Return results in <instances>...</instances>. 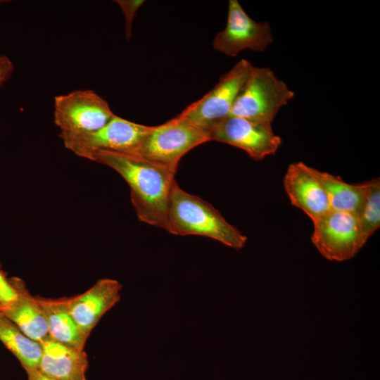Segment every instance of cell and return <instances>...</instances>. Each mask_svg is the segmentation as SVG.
<instances>
[{
	"mask_svg": "<svg viewBox=\"0 0 380 380\" xmlns=\"http://www.w3.org/2000/svg\"><path fill=\"white\" fill-rule=\"evenodd\" d=\"M87 159L110 167L126 181L140 221L166 229L169 198L177 171L127 153L99 151Z\"/></svg>",
	"mask_w": 380,
	"mask_h": 380,
	"instance_id": "obj_1",
	"label": "cell"
},
{
	"mask_svg": "<svg viewBox=\"0 0 380 380\" xmlns=\"http://www.w3.org/2000/svg\"><path fill=\"white\" fill-rule=\"evenodd\" d=\"M165 230L175 235L209 237L236 250L247 241V237L214 206L184 191L176 181L170 195Z\"/></svg>",
	"mask_w": 380,
	"mask_h": 380,
	"instance_id": "obj_2",
	"label": "cell"
},
{
	"mask_svg": "<svg viewBox=\"0 0 380 380\" xmlns=\"http://www.w3.org/2000/svg\"><path fill=\"white\" fill-rule=\"evenodd\" d=\"M294 92L268 68L253 66L237 95L230 115L272 123Z\"/></svg>",
	"mask_w": 380,
	"mask_h": 380,
	"instance_id": "obj_3",
	"label": "cell"
},
{
	"mask_svg": "<svg viewBox=\"0 0 380 380\" xmlns=\"http://www.w3.org/2000/svg\"><path fill=\"white\" fill-rule=\"evenodd\" d=\"M210 141L208 134L177 115L153 126L135 154L175 171L181 158L194 147Z\"/></svg>",
	"mask_w": 380,
	"mask_h": 380,
	"instance_id": "obj_4",
	"label": "cell"
},
{
	"mask_svg": "<svg viewBox=\"0 0 380 380\" xmlns=\"http://www.w3.org/2000/svg\"><path fill=\"white\" fill-rule=\"evenodd\" d=\"M253 67L252 63L246 59L238 61L229 71L220 77L210 91L189 104L178 116L209 135L221 121L230 115L235 99Z\"/></svg>",
	"mask_w": 380,
	"mask_h": 380,
	"instance_id": "obj_5",
	"label": "cell"
},
{
	"mask_svg": "<svg viewBox=\"0 0 380 380\" xmlns=\"http://www.w3.org/2000/svg\"><path fill=\"white\" fill-rule=\"evenodd\" d=\"M153 126L137 124L114 115L101 128L87 134H64L59 137L66 148L86 158L99 151L132 153L142 144Z\"/></svg>",
	"mask_w": 380,
	"mask_h": 380,
	"instance_id": "obj_6",
	"label": "cell"
},
{
	"mask_svg": "<svg viewBox=\"0 0 380 380\" xmlns=\"http://www.w3.org/2000/svg\"><path fill=\"white\" fill-rule=\"evenodd\" d=\"M114 115L107 101L92 90H75L54 98L53 121L60 134L94 132Z\"/></svg>",
	"mask_w": 380,
	"mask_h": 380,
	"instance_id": "obj_7",
	"label": "cell"
},
{
	"mask_svg": "<svg viewBox=\"0 0 380 380\" xmlns=\"http://www.w3.org/2000/svg\"><path fill=\"white\" fill-rule=\"evenodd\" d=\"M312 221V243L329 260H348L365 246L356 215L330 210Z\"/></svg>",
	"mask_w": 380,
	"mask_h": 380,
	"instance_id": "obj_8",
	"label": "cell"
},
{
	"mask_svg": "<svg viewBox=\"0 0 380 380\" xmlns=\"http://www.w3.org/2000/svg\"><path fill=\"white\" fill-rule=\"evenodd\" d=\"M210 141L227 144L246 151L254 160L274 154L281 144L271 123L229 115L210 133Z\"/></svg>",
	"mask_w": 380,
	"mask_h": 380,
	"instance_id": "obj_9",
	"label": "cell"
},
{
	"mask_svg": "<svg viewBox=\"0 0 380 380\" xmlns=\"http://www.w3.org/2000/svg\"><path fill=\"white\" fill-rule=\"evenodd\" d=\"M272 41L268 23L255 22L237 0H230L226 27L215 37L213 47L228 56L235 57L246 49L263 51Z\"/></svg>",
	"mask_w": 380,
	"mask_h": 380,
	"instance_id": "obj_10",
	"label": "cell"
},
{
	"mask_svg": "<svg viewBox=\"0 0 380 380\" xmlns=\"http://www.w3.org/2000/svg\"><path fill=\"white\" fill-rule=\"evenodd\" d=\"M122 288L118 281L104 278L83 293L64 299L68 313L87 337L101 318L120 301Z\"/></svg>",
	"mask_w": 380,
	"mask_h": 380,
	"instance_id": "obj_11",
	"label": "cell"
},
{
	"mask_svg": "<svg viewBox=\"0 0 380 380\" xmlns=\"http://www.w3.org/2000/svg\"><path fill=\"white\" fill-rule=\"evenodd\" d=\"M284 186L291 204L312 220L330 210L327 194L313 167L304 163L289 165L284 177Z\"/></svg>",
	"mask_w": 380,
	"mask_h": 380,
	"instance_id": "obj_12",
	"label": "cell"
},
{
	"mask_svg": "<svg viewBox=\"0 0 380 380\" xmlns=\"http://www.w3.org/2000/svg\"><path fill=\"white\" fill-rule=\"evenodd\" d=\"M17 291V298L2 306L1 312L26 336L42 343L50 338L48 324L38 298H33L19 279L12 281Z\"/></svg>",
	"mask_w": 380,
	"mask_h": 380,
	"instance_id": "obj_13",
	"label": "cell"
},
{
	"mask_svg": "<svg viewBox=\"0 0 380 380\" xmlns=\"http://www.w3.org/2000/svg\"><path fill=\"white\" fill-rule=\"evenodd\" d=\"M41 345L40 372L56 380H87L88 358L84 350L61 344L51 338Z\"/></svg>",
	"mask_w": 380,
	"mask_h": 380,
	"instance_id": "obj_14",
	"label": "cell"
},
{
	"mask_svg": "<svg viewBox=\"0 0 380 380\" xmlns=\"http://www.w3.org/2000/svg\"><path fill=\"white\" fill-rule=\"evenodd\" d=\"M45 314L51 339L61 344L84 350L87 338L68 313L64 299L38 298Z\"/></svg>",
	"mask_w": 380,
	"mask_h": 380,
	"instance_id": "obj_15",
	"label": "cell"
},
{
	"mask_svg": "<svg viewBox=\"0 0 380 380\" xmlns=\"http://www.w3.org/2000/svg\"><path fill=\"white\" fill-rule=\"evenodd\" d=\"M313 171L327 194L330 210L357 216L366 197L367 182L349 184L338 176L315 168Z\"/></svg>",
	"mask_w": 380,
	"mask_h": 380,
	"instance_id": "obj_16",
	"label": "cell"
},
{
	"mask_svg": "<svg viewBox=\"0 0 380 380\" xmlns=\"http://www.w3.org/2000/svg\"><path fill=\"white\" fill-rule=\"evenodd\" d=\"M0 341L20 362L27 373L39 369L42 345L26 336L0 312Z\"/></svg>",
	"mask_w": 380,
	"mask_h": 380,
	"instance_id": "obj_17",
	"label": "cell"
},
{
	"mask_svg": "<svg viewBox=\"0 0 380 380\" xmlns=\"http://www.w3.org/2000/svg\"><path fill=\"white\" fill-rule=\"evenodd\" d=\"M367 184L366 197L357 215L364 244L380 227V179L374 178Z\"/></svg>",
	"mask_w": 380,
	"mask_h": 380,
	"instance_id": "obj_18",
	"label": "cell"
},
{
	"mask_svg": "<svg viewBox=\"0 0 380 380\" xmlns=\"http://www.w3.org/2000/svg\"><path fill=\"white\" fill-rule=\"evenodd\" d=\"M116 2L125 18V33L127 40L131 37L132 25L137 11L144 3L143 0H117Z\"/></svg>",
	"mask_w": 380,
	"mask_h": 380,
	"instance_id": "obj_19",
	"label": "cell"
},
{
	"mask_svg": "<svg viewBox=\"0 0 380 380\" xmlns=\"http://www.w3.org/2000/svg\"><path fill=\"white\" fill-rule=\"evenodd\" d=\"M18 297V291L12 281H8L0 270V303L2 306L11 303Z\"/></svg>",
	"mask_w": 380,
	"mask_h": 380,
	"instance_id": "obj_20",
	"label": "cell"
},
{
	"mask_svg": "<svg viewBox=\"0 0 380 380\" xmlns=\"http://www.w3.org/2000/svg\"><path fill=\"white\" fill-rule=\"evenodd\" d=\"M13 71L14 65L11 59L5 55H0V89L12 75Z\"/></svg>",
	"mask_w": 380,
	"mask_h": 380,
	"instance_id": "obj_21",
	"label": "cell"
},
{
	"mask_svg": "<svg viewBox=\"0 0 380 380\" xmlns=\"http://www.w3.org/2000/svg\"><path fill=\"white\" fill-rule=\"evenodd\" d=\"M27 374L28 375V380H56L43 374L39 369L30 372Z\"/></svg>",
	"mask_w": 380,
	"mask_h": 380,
	"instance_id": "obj_22",
	"label": "cell"
},
{
	"mask_svg": "<svg viewBox=\"0 0 380 380\" xmlns=\"http://www.w3.org/2000/svg\"><path fill=\"white\" fill-rule=\"evenodd\" d=\"M1 308H2V305H1V303H0V310L1 309Z\"/></svg>",
	"mask_w": 380,
	"mask_h": 380,
	"instance_id": "obj_23",
	"label": "cell"
}]
</instances>
